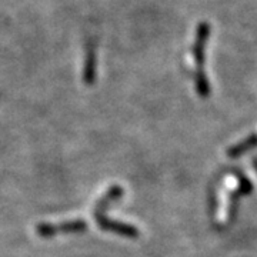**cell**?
I'll return each mask as SVG.
<instances>
[{
    "mask_svg": "<svg viewBox=\"0 0 257 257\" xmlns=\"http://www.w3.org/2000/svg\"><path fill=\"white\" fill-rule=\"evenodd\" d=\"M253 186L248 182L246 177H240V184H239V194H248L251 192Z\"/></svg>",
    "mask_w": 257,
    "mask_h": 257,
    "instance_id": "cell-3",
    "label": "cell"
},
{
    "mask_svg": "<svg viewBox=\"0 0 257 257\" xmlns=\"http://www.w3.org/2000/svg\"><path fill=\"white\" fill-rule=\"evenodd\" d=\"M254 147H257V135H251L247 139L241 140L236 146L230 147L229 150H227V156L230 159H237V157L243 156L246 152L253 150Z\"/></svg>",
    "mask_w": 257,
    "mask_h": 257,
    "instance_id": "cell-2",
    "label": "cell"
},
{
    "mask_svg": "<svg viewBox=\"0 0 257 257\" xmlns=\"http://www.w3.org/2000/svg\"><path fill=\"white\" fill-rule=\"evenodd\" d=\"M84 229V224L82 221H67L60 226H49V224H42L37 227V231L40 236H53L57 231H79Z\"/></svg>",
    "mask_w": 257,
    "mask_h": 257,
    "instance_id": "cell-1",
    "label": "cell"
}]
</instances>
